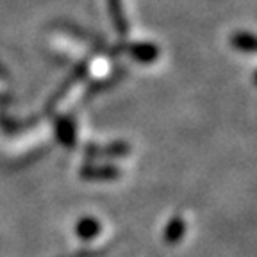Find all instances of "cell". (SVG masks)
<instances>
[{"label": "cell", "mask_w": 257, "mask_h": 257, "mask_svg": "<svg viewBox=\"0 0 257 257\" xmlns=\"http://www.w3.org/2000/svg\"><path fill=\"white\" fill-rule=\"evenodd\" d=\"M109 9H111L112 22H114V25H116L118 32H120V34H125V32H127V24H125L123 11H121V2L120 0H109Z\"/></svg>", "instance_id": "6da1fadb"}, {"label": "cell", "mask_w": 257, "mask_h": 257, "mask_svg": "<svg viewBox=\"0 0 257 257\" xmlns=\"http://www.w3.org/2000/svg\"><path fill=\"white\" fill-rule=\"evenodd\" d=\"M82 177L86 179H114L118 177V170L114 168H86L82 170Z\"/></svg>", "instance_id": "7a4b0ae2"}, {"label": "cell", "mask_w": 257, "mask_h": 257, "mask_svg": "<svg viewBox=\"0 0 257 257\" xmlns=\"http://www.w3.org/2000/svg\"><path fill=\"white\" fill-rule=\"evenodd\" d=\"M77 232H79L80 237H84V239H91L93 236L98 234V225L93 220H82L79 223V227H77Z\"/></svg>", "instance_id": "3957f363"}, {"label": "cell", "mask_w": 257, "mask_h": 257, "mask_svg": "<svg viewBox=\"0 0 257 257\" xmlns=\"http://www.w3.org/2000/svg\"><path fill=\"white\" fill-rule=\"evenodd\" d=\"M184 232V225H182L181 220H173L172 223L168 225V230H166V239L168 241H177Z\"/></svg>", "instance_id": "277c9868"}, {"label": "cell", "mask_w": 257, "mask_h": 257, "mask_svg": "<svg viewBox=\"0 0 257 257\" xmlns=\"http://www.w3.org/2000/svg\"><path fill=\"white\" fill-rule=\"evenodd\" d=\"M234 45H236L237 48H241V50H248V52H252L253 38L250 36V34H237V36L234 38Z\"/></svg>", "instance_id": "5b68a950"}]
</instances>
